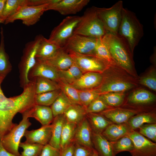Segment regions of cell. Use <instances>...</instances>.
<instances>
[{"label":"cell","mask_w":156,"mask_h":156,"mask_svg":"<svg viewBox=\"0 0 156 156\" xmlns=\"http://www.w3.org/2000/svg\"><path fill=\"white\" fill-rule=\"evenodd\" d=\"M4 78L0 76V140L15 125L13 119L18 113L21 114L35 105L36 94L34 80L23 88V92L18 95L6 97L1 88Z\"/></svg>","instance_id":"1"},{"label":"cell","mask_w":156,"mask_h":156,"mask_svg":"<svg viewBox=\"0 0 156 156\" xmlns=\"http://www.w3.org/2000/svg\"><path fill=\"white\" fill-rule=\"evenodd\" d=\"M102 39L116 64L132 74L134 69L133 53L125 40L118 35L109 33H106Z\"/></svg>","instance_id":"2"},{"label":"cell","mask_w":156,"mask_h":156,"mask_svg":"<svg viewBox=\"0 0 156 156\" xmlns=\"http://www.w3.org/2000/svg\"><path fill=\"white\" fill-rule=\"evenodd\" d=\"M143 34V26L135 14L123 8L117 35L125 40L133 53Z\"/></svg>","instance_id":"3"},{"label":"cell","mask_w":156,"mask_h":156,"mask_svg":"<svg viewBox=\"0 0 156 156\" xmlns=\"http://www.w3.org/2000/svg\"><path fill=\"white\" fill-rule=\"evenodd\" d=\"M107 32L99 17L95 7L87 10L74 31L73 34L98 38Z\"/></svg>","instance_id":"4"},{"label":"cell","mask_w":156,"mask_h":156,"mask_svg":"<svg viewBox=\"0 0 156 156\" xmlns=\"http://www.w3.org/2000/svg\"><path fill=\"white\" fill-rule=\"evenodd\" d=\"M30 109L22 114V120L18 124H16L1 140L4 148L16 156H21L18 151L21 140L25 131L31 125L29 119Z\"/></svg>","instance_id":"5"},{"label":"cell","mask_w":156,"mask_h":156,"mask_svg":"<svg viewBox=\"0 0 156 156\" xmlns=\"http://www.w3.org/2000/svg\"><path fill=\"white\" fill-rule=\"evenodd\" d=\"M43 36H36L34 40L27 43L24 49L19 64L20 83L23 88L30 81L28 78L29 72L36 62V54L39 43Z\"/></svg>","instance_id":"6"},{"label":"cell","mask_w":156,"mask_h":156,"mask_svg":"<svg viewBox=\"0 0 156 156\" xmlns=\"http://www.w3.org/2000/svg\"><path fill=\"white\" fill-rule=\"evenodd\" d=\"M95 8L107 33L117 35L122 19L123 1H119L109 8Z\"/></svg>","instance_id":"7"},{"label":"cell","mask_w":156,"mask_h":156,"mask_svg":"<svg viewBox=\"0 0 156 156\" xmlns=\"http://www.w3.org/2000/svg\"><path fill=\"white\" fill-rule=\"evenodd\" d=\"M81 16L66 17L52 31L48 40L56 45L64 47L74 31L81 20Z\"/></svg>","instance_id":"8"},{"label":"cell","mask_w":156,"mask_h":156,"mask_svg":"<svg viewBox=\"0 0 156 156\" xmlns=\"http://www.w3.org/2000/svg\"><path fill=\"white\" fill-rule=\"evenodd\" d=\"M50 4L37 6H23L14 14L7 18L4 22L5 24L20 20L26 26L34 25L39 20L44 12L48 10Z\"/></svg>","instance_id":"9"},{"label":"cell","mask_w":156,"mask_h":156,"mask_svg":"<svg viewBox=\"0 0 156 156\" xmlns=\"http://www.w3.org/2000/svg\"><path fill=\"white\" fill-rule=\"evenodd\" d=\"M69 54L83 73L88 72L102 73L112 65L95 56L82 55L72 52H69Z\"/></svg>","instance_id":"10"},{"label":"cell","mask_w":156,"mask_h":156,"mask_svg":"<svg viewBox=\"0 0 156 156\" xmlns=\"http://www.w3.org/2000/svg\"><path fill=\"white\" fill-rule=\"evenodd\" d=\"M97 38L73 34L63 47L64 49L81 55L94 56Z\"/></svg>","instance_id":"11"},{"label":"cell","mask_w":156,"mask_h":156,"mask_svg":"<svg viewBox=\"0 0 156 156\" xmlns=\"http://www.w3.org/2000/svg\"><path fill=\"white\" fill-rule=\"evenodd\" d=\"M128 135L132 140L133 149L129 152L132 156H156V143L140 134L131 130Z\"/></svg>","instance_id":"12"},{"label":"cell","mask_w":156,"mask_h":156,"mask_svg":"<svg viewBox=\"0 0 156 156\" xmlns=\"http://www.w3.org/2000/svg\"><path fill=\"white\" fill-rule=\"evenodd\" d=\"M144 107H111L100 113L115 124L126 123L132 117L144 112L151 111Z\"/></svg>","instance_id":"13"},{"label":"cell","mask_w":156,"mask_h":156,"mask_svg":"<svg viewBox=\"0 0 156 156\" xmlns=\"http://www.w3.org/2000/svg\"><path fill=\"white\" fill-rule=\"evenodd\" d=\"M134 86V84L129 80L121 77L114 76L108 77L96 89L101 94L110 92H124Z\"/></svg>","instance_id":"14"},{"label":"cell","mask_w":156,"mask_h":156,"mask_svg":"<svg viewBox=\"0 0 156 156\" xmlns=\"http://www.w3.org/2000/svg\"><path fill=\"white\" fill-rule=\"evenodd\" d=\"M89 0H57L49 4L48 10L57 11L63 15L74 14L80 11L89 2Z\"/></svg>","instance_id":"15"},{"label":"cell","mask_w":156,"mask_h":156,"mask_svg":"<svg viewBox=\"0 0 156 156\" xmlns=\"http://www.w3.org/2000/svg\"><path fill=\"white\" fill-rule=\"evenodd\" d=\"M38 77L49 79L57 83L60 81L58 70L48 64L36 59L35 64L29 72L28 78L30 80Z\"/></svg>","instance_id":"16"},{"label":"cell","mask_w":156,"mask_h":156,"mask_svg":"<svg viewBox=\"0 0 156 156\" xmlns=\"http://www.w3.org/2000/svg\"><path fill=\"white\" fill-rule=\"evenodd\" d=\"M103 79L102 73L95 72H88L83 74L71 85L78 90L96 88L102 83Z\"/></svg>","instance_id":"17"},{"label":"cell","mask_w":156,"mask_h":156,"mask_svg":"<svg viewBox=\"0 0 156 156\" xmlns=\"http://www.w3.org/2000/svg\"><path fill=\"white\" fill-rule=\"evenodd\" d=\"M156 99L155 95L149 91L143 89H138L130 94L125 105L134 107H144L141 106L152 104L155 102Z\"/></svg>","instance_id":"18"},{"label":"cell","mask_w":156,"mask_h":156,"mask_svg":"<svg viewBox=\"0 0 156 156\" xmlns=\"http://www.w3.org/2000/svg\"><path fill=\"white\" fill-rule=\"evenodd\" d=\"M51 124L42 126L40 128L31 131L26 130L24 134L25 142L30 143H37L43 145L49 144L52 135Z\"/></svg>","instance_id":"19"},{"label":"cell","mask_w":156,"mask_h":156,"mask_svg":"<svg viewBox=\"0 0 156 156\" xmlns=\"http://www.w3.org/2000/svg\"><path fill=\"white\" fill-rule=\"evenodd\" d=\"M92 134V129L86 117L77 125L73 142L93 149Z\"/></svg>","instance_id":"20"},{"label":"cell","mask_w":156,"mask_h":156,"mask_svg":"<svg viewBox=\"0 0 156 156\" xmlns=\"http://www.w3.org/2000/svg\"><path fill=\"white\" fill-rule=\"evenodd\" d=\"M40 60L60 70H65L68 69L74 63L70 55L63 47H60L56 53L50 58Z\"/></svg>","instance_id":"21"},{"label":"cell","mask_w":156,"mask_h":156,"mask_svg":"<svg viewBox=\"0 0 156 156\" xmlns=\"http://www.w3.org/2000/svg\"><path fill=\"white\" fill-rule=\"evenodd\" d=\"M93 147L99 156H116L110 142L101 133L92 131Z\"/></svg>","instance_id":"22"},{"label":"cell","mask_w":156,"mask_h":156,"mask_svg":"<svg viewBox=\"0 0 156 156\" xmlns=\"http://www.w3.org/2000/svg\"><path fill=\"white\" fill-rule=\"evenodd\" d=\"M131 130L126 123H113L109 125L101 134L109 141L112 142L128 135Z\"/></svg>","instance_id":"23"},{"label":"cell","mask_w":156,"mask_h":156,"mask_svg":"<svg viewBox=\"0 0 156 156\" xmlns=\"http://www.w3.org/2000/svg\"><path fill=\"white\" fill-rule=\"evenodd\" d=\"M29 116L35 118L42 126L51 124L54 118L50 107L37 105L31 109Z\"/></svg>","instance_id":"24"},{"label":"cell","mask_w":156,"mask_h":156,"mask_svg":"<svg viewBox=\"0 0 156 156\" xmlns=\"http://www.w3.org/2000/svg\"><path fill=\"white\" fill-rule=\"evenodd\" d=\"M66 120L64 114L58 115L54 118L51 125L52 135L49 144L52 146L60 149V140L64 124Z\"/></svg>","instance_id":"25"},{"label":"cell","mask_w":156,"mask_h":156,"mask_svg":"<svg viewBox=\"0 0 156 156\" xmlns=\"http://www.w3.org/2000/svg\"><path fill=\"white\" fill-rule=\"evenodd\" d=\"M132 130H135L142 125L156 123V114L155 111L143 112L131 118L126 123Z\"/></svg>","instance_id":"26"},{"label":"cell","mask_w":156,"mask_h":156,"mask_svg":"<svg viewBox=\"0 0 156 156\" xmlns=\"http://www.w3.org/2000/svg\"><path fill=\"white\" fill-rule=\"evenodd\" d=\"M86 117L92 131L96 133H102L109 125L113 123L99 113H87Z\"/></svg>","instance_id":"27"},{"label":"cell","mask_w":156,"mask_h":156,"mask_svg":"<svg viewBox=\"0 0 156 156\" xmlns=\"http://www.w3.org/2000/svg\"><path fill=\"white\" fill-rule=\"evenodd\" d=\"M60 48L43 36L38 48L36 59L43 60L50 58L56 53Z\"/></svg>","instance_id":"28"},{"label":"cell","mask_w":156,"mask_h":156,"mask_svg":"<svg viewBox=\"0 0 156 156\" xmlns=\"http://www.w3.org/2000/svg\"><path fill=\"white\" fill-rule=\"evenodd\" d=\"M86 108L80 104H71L64 114L67 121L77 125L86 117Z\"/></svg>","instance_id":"29"},{"label":"cell","mask_w":156,"mask_h":156,"mask_svg":"<svg viewBox=\"0 0 156 156\" xmlns=\"http://www.w3.org/2000/svg\"><path fill=\"white\" fill-rule=\"evenodd\" d=\"M0 43V76L4 78L11 71L12 66L5 49L3 29L1 28Z\"/></svg>","instance_id":"30"},{"label":"cell","mask_w":156,"mask_h":156,"mask_svg":"<svg viewBox=\"0 0 156 156\" xmlns=\"http://www.w3.org/2000/svg\"><path fill=\"white\" fill-rule=\"evenodd\" d=\"M32 79L34 81L36 94L60 89L58 83L50 79L40 77Z\"/></svg>","instance_id":"31"},{"label":"cell","mask_w":156,"mask_h":156,"mask_svg":"<svg viewBox=\"0 0 156 156\" xmlns=\"http://www.w3.org/2000/svg\"><path fill=\"white\" fill-rule=\"evenodd\" d=\"M60 81L71 84L79 79L83 73L74 62L68 69L63 70H58Z\"/></svg>","instance_id":"32"},{"label":"cell","mask_w":156,"mask_h":156,"mask_svg":"<svg viewBox=\"0 0 156 156\" xmlns=\"http://www.w3.org/2000/svg\"><path fill=\"white\" fill-rule=\"evenodd\" d=\"M77 125L66 120L62 129L60 140V149L73 142Z\"/></svg>","instance_id":"33"},{"label":"cell","mask_w":156,"mask_h":156,"mask_svg":"<svg viewBox=\"0 0 156 156\" xmlns=\"http://www.w3.org/2000/svg\"><path fill=\"white\" fill-rule=\"evenodd\" d=\"M27 0H6L0 19L3 23L21 7L27 5Z\"/></svg>","instance_id":"34"},{"label":"cell","mask_w":156,"mask_h":156,"mask_svg":"<svg viewBox=\"0 0 156 156\" xmlns=\"http://www.w3.org/2000/svg\"><path fill=\"white\" fill-rule=\"evenodd\" d=\"M71 104L66 95L61 90L59 95L50 107L54 117L60 115L64 114L66 110Z\"/></svg>","instance_id":"35"},{"label":"cell","mask_w":156,"mask_h":156,"mask_svg":"<svg viewBox=\"0 0 156 156\" xmlns=\"http://www.w3.org/2000/svg\"><path fill=\"white\" fill-rule=\"evenodd\" d=\"M99 97L110 108L119 107L123 103L124 92H110L101 94Z\"/></svg>","instance_id":"36"},{"label":"cell","mask_w":156,"mask_h":156,"mask_svg":"<svg viewBox=\"0 0 156 156\" xmlns=\"http://www.w3.org/2000/svg\"><path fill=\"white\" fill-rule=\"evenodd\" d=\"M94 56L107 62L111 65H117L112 58L107 46L102 41V38H97L94 50Z\"/></svg>","instance_id":"37"},{"label":"cell","mask_w":156,"mask_h":156,"mask_svg":"<svg viewBox=\"0 0 156 156\" xmlns=\"http://www.w3.org/2000/svg\"><path fill=\"white\" fill-rule=\"evenodd\" d=\"M110 142L116 155L122 152L128 151L129 152L133 148V142L128 135L115 141Z\"/></svg>","instance_id":"38"},{"label":"cell","mask_w":156,"mask_h":156,"mask_svg":"<svg viewBox=\"0 0 156 156\" xmlns=\"http://www.w3.org/2000/svg\"><path fill=\"white\" fill-rule=\"evenodd\" d=\"M60 89L46 92L36 94V105L49 106L53 103L60 94Z\"/></svg>","instance_id":"39"},{"label":"cell","mask_w":156,"mask_h":156,"mask_svg":"<svg viewBox=\"0 0 156 156\" xmlns=\"http://www.w3.org/2000/svg\"><path fill=\"white\" fill-rule=\"evenodd\" d=\"M58 83L60 89L64 93L72 104L81 105L78 90L71 85L65 82L60 81Z\"/></svg>","instance_id":"40"},{"label":"cell","mask_w":156,"mask_h":156,"mask_svg":"<svg viewBox=\"0 0 156 156\" xmlns=\"http://www.w3.org/2000/svg\"><path fill=\"white\" fill-rule=\"evenodd\" d=\"M78 91L80 103L85 108L100 95L96 88Z\"/></svg>","instance_id":"41"},{"label":"cell","mask_w":156,"mask_h":156,"mask_svg":"<svg viewBox=\"0 0 156 156\" xmlns=\"http://www.w3.org/2000/svg\"><path fill=\"white\" fill-rule=\"evenodd\" d=\"M43 146L37 143H30L25 141L21 142L19 147L23 149L21 156H39Z\"/></svg>","instance_id":"42"},{"label":"cell","mask_w":156,"mask_h":156,"mask_svg":"<svg viewBox=\"0 0 156 156\" xmlns=\"http://www.w3.org/2000/svg\"><path fill=\"white\" fill-rule=\"evenodd\" d=\"M140 84L144 86L151 90L156 91V72L154 67H152L149 71L140 78Z\"/></svg>","instance_id":"43"},{"label":"cell","mask_w":156,"mask_h":156,"mask_svg":"<svg viewBox=\"0 0 156 156\" xmlns=\"http://www.w3.org/2000/svg\"><path fill=\"white\" fill-rule=\"evenodd\" d=\"M110 108L99 96L90 103L86 109L87 114L100 113Z\"/></svg>","instance_id":"44"},{"label":"cell","mask_w":156,"mask_h":156,"mask_svg":"<svg viewBox=\"0 0 156 156\" xmlns=\"http://www.w3.org/2000/svg\"><path fill=\"white\" fill-rule=\"evenodd\" d=\"M138 132L155 142H156V123L144 124L139 127Z\"/></svg>","instance_id":"45"},{"label":"cell","mask_w":156,"mask_h":156,"mask_svg":"<svg viewBox=\"0 0 156 156\" xmlns=\"http://www.w3.org/2000/svg\"><path fill=\"white\" fill-rule=\"evenodd\" d=\"M94 149L75 143L73 156H91L93 153Z\"/></svg>","instance_id":"46"},{"label":"cell","mask_w":156,"mask_h":156,"mask_svg":"<svg viewBox=\"0 0 156 156\" xmlns=\"http://www.w3.org/2000/svg\"><path fill=\"white\" fill-rule=\"evenodd\" d=\"M60 153V149L48 144L44 146L39 156H59Z\"/></svg>","instance_id":"47"},{"label":"cell","mask_w":156,"mask_h":156,"mask_svg":"<svg viewBox=\"0 0 156 156\" xmlns=\"http://www.w3.org/2000/svg\"><path fill=\"white\" fill-rule=\"evenodd\" d=\"M74 142H73L64 147L60 149L59 156H73L74 148Z\"/></svg>","instance_id":"48"},{"label":"cell","mask_w":156,"mask_h":156,"mask_svg":"<svg viewBox=\"0 0 156 156\" xmlns=\"http://www.w3.org/2000/svg\"><path fill=\"white\" fill-rule=\"evenodd\" d=\"M0 156H16L7 151L3 146L0 140Z\"/></svg>","instance_id":"49"},{"label":"cell","mask_w":156,"mask_h":156,"mask_svg":"<svg viewBox=\"0 0 156 156\" xmlns=\"http://www.w3.org/2000/svg\"><path fill=\"white\" fill-rule=\"evenodd\" d=\"M6 0H0V18Z\"/></svg>","instance_id":"50"},{"label":"cell","mask_w":156,"mask_h":156,"mask_svg":"<svg viewBox=\"0 0 156 156\" xmlns=\"http://www.w3.org/2000/svg\"><path fill=\"white\" fill-rule=\"evenodd\" d=\"M91 156H99L96 151L94 149L93 150V152Z\"/></svg>","instance_id":"51"},{"label":"cell","mask_w":156,"mask_h":156,"mask_svg":"<svg viewBox=\"0 0 156 156\" xmlns=\"http://www.w3.org/2000/svg\"><path fill=\"white\" fill-rule=\"evenodd\" d=\"M0 23H3L0 18Z\"/></svg>","instance_id":"52"}]
</instances>
